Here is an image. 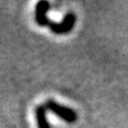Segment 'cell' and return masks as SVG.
<instances>
[{"instance_id":"6da1fadb","label":"cell","mask_w":128,"mask_h":128,"mask_svg":"<svg viewBox=\"0 0 128 128\" xmlns=\"http://www.w3.org/2000/svg\"><path fill=\"white\" fill-rule=\"evenodd\" d=\"M43 106H44L46 111H51V112L55 114V115L58 116L62 120L68 122V124L75 122L78 119V114L75 112L73 109L68 108V107H66V106H63V104H58L56 101H54V100H52V99L47 100Z\"/></svg>"},{"instance_id":"7a4b0ae2","label":"cell","mask_w":128,"mask_h":128,"mask_svg":"<svg viewBox=\"0 0 128 128\" xmlns=\"http://www.w3.org/2000/svg\"><path fill=\"white\" fill-rule=\"evenodd\" d=\"M75 22H76V16L73 12H68L64 16L63 20L61 22H54L51 20L47 27H48L54 34H58V35L68 34L73 29V27H74Z\"/></svg>"},{"instance_id":"3957f363","label":"cell","mask_w":128,"mask_h":128,"mask_svg":"<svg viewBox=\"0 0 128 128\" xmlns=\"http://www.w3.org/2000/svg\"><path fill=\"white\" fill-rule=\"evenodd\" d=\"M35 116H36V122H37L38 128H51L48 124V120L46 118V110H45L43 104L36 107Z\"/></svg>"}]
</instances>
